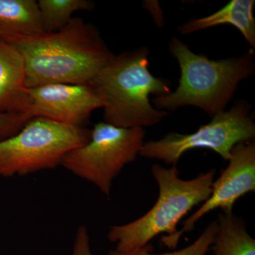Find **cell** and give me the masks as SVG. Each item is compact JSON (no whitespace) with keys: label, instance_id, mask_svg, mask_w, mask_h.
<instances>
[{"label":"cell","instance_id":"5b68a950","mask_svg":"<svg viewBox=\"0 0 255 255\" xmlns=\"http://www.w3.org/2000/svg\"><path fill=\"white\" fill-rule=\"evenodd\" d=\"M91 130L32 117L12 136L0 140V178L25 176L61 166L70 151L86 143Z\"/></svg>","mask_w":255,"mask_h":255},{"label":"cell","instance_id":"6da1fadb","mask_svg":"<svg viewBox=\"0 0 255 255\" xmlns=\"http://www.w3.org/2000/svg\"><path fill=\"white\" fill-rule=\"evenodd\" d=\"M23 55L26 86L90 85L113 53L95 26L73 17L59 31L4 40Z\"/></svg>","mask_w":255,"mask_h":255},{"label":"cell","instance_id":"5bb4252c","mask_svg":"<svg viewBox=\"0 0 255 255\" xmlns=\"http://www.w3.org/2000/svg\"><path fill=\"white\" fill-rule=\"evenodd\" d=\"M42 26L46 33L65 27L73 18L74 13L93 9L94 3L88 0H39L37 1Z\"/></svg>","mask_w":255,"mask_h":255},{"label":"cell","instance_id":"3957f363","mask_svg":"<svg viewBox=\"0 0 255 255\" xmlns=\"http://www.w3.org/2000/svg\"><path fill=\"white\" fill-rule=\"evenodd\" d=\"M169 50L179 64L181 76L174 92L152 99L151 103L159 110L168 112L192 106L213 117L226 110L239 84L255 73L253 48L241 56L212 60L172 37Z\"/></svg>","mask_w":255,"mask_h":255},{"label":"cell","instance_id":"9a60e30c","mask_svg":"<svg viewBox=\"0 0 255 255\" xmlns=\"http://www.w3.org/2000/svg\"><path fill=\"white\" fill-rule=\"evenodd\" d=\"M218 231L217 221L210 223L204 232L192 244L183 248L180 251L164 254H152V246L150 244L143 247L141 249L129 253H119L115 251H111L109 255H206L211 246L214 244L215 238Z\"/></svg>","mask_w":255,"mask_h":255},{"label":"cell","instance_id":"7c38bea8","mask_svg":"<svg viewBox=\"0 0 255 255\" xmlns=\"http://www.w3.org/2000/svg\"><path fill=\"white\" fill-rule=\"evenodd\" d=\"M44 33L37 1L0 0V38L12 39Z\"/></svg>","mask_w":255,"mask_h":255},{"label":"cell","instance_id":"52a82bcc","mask_svg":"<svg viewBox=\"0 0 255 255\" xmlns=\"http://www.w3.org/2000/svg\"><path fill=\"white\" fill-rule=\"evenodd\" d=\"M211 118L209 124L191 133L170 132L158 140L144 142L139 155L175 166L187 151L207 148L228 161L235 146L255 139V124L246 101L238 100L229 110Z\"/></svg>","mask_w":255,"mask_h":255},{"label":"cell","instance_id":"8992f818","mask_svg":"<svg viewBox=\"0 0 255 255\" xmlns=\"http://www.w3.org/2000/svg\"><path fill=\"white\" fill-rule=\"evenodd\" d=\"M145 136L143 128H126L99 122L92 129L90 140L68 152L61 166L110 196L114 179L136 159Z\"/></svg>","mask_w":255,"mask_h":255},{"label":"cell","instance_id":"7a4b0ae2","mask_svg":"<svg viewBox=\"0 0 255 255\" xmlns=\"http://www.w3.org/2000/svg\"><path fill=\"white\" fill-rule=\"evenodd\" d=\"M145 47L114 55L92 80V88L103 104L104 119L116 127L131 128L159 124L169 115L155 108L150 95H168L170 83L154 76L148 69Z\"/></svg>","mask_w":255,"mask_h":255},{"label":"cell","instance_id":"277c9868","mask_svg":"<svg viewBox=\"0 0 255 255\" xmlns=\"http://www.w3.org/2000/svg\"><path fill=\"white\" fill-rule=\"evenodd\" d=\"M151 171L159 186L158 199L142 217L127 224L111 226L107 238L117 245V253L141 249L162 233L174 234L181 219L209 197L214 182V169L191 180L181 179L175 166L168 169L155 164Z\"/></svg>","mask_w":255,"mask_h":255},{"label":"cell","instance_id":"2e32d148","mask_svg":"<svg viewBox=\"0 0 255 255\" xmlns=\"http://www.w3.org/2000/svg\"><path fill=\"white\" fill-rule=\"evenodd\" d=\"M31 118V116L25 113L0 114V140L14 135Z\"/></svg>","mask_w":255,"mask_h":255},{"label":"cell","instance_id":"30bf717a","mask_svg":"<svg viewBox=\"0 0 255 255\" xmlns=\"http://www.w3.org/2000/svg\"><path fill=\"white\" fill-rule=\"evenodd\" d=\"M29 102L23 55L14 45L0 38V114H28Z\"/></svg>","mask_w":255,"mask_h":255},{"label":"cell","instance_id":"9c48e42d","mask_svg":"<svg viewBox=\"0 0 255 255\" xmlns=\"http://www.w3.org/2000/svg\"><path fill=\"white\" fill-rule=\"evenodd\" d=\"M31 117H40L53 122L85 127L94 111L103 104L90 85L49 84L28 88Z\"/></svg>","mask_w":255,"mask_h":255},{"label":"cell","instance_id":"8fae6325","mask_svg":"<svg viewBox=\"0 0 255 255\" xmlns=\"http://www.w3.org/2000/svg\"><path fill=\"white\" fill-rule=\"evenodd\" d=\"M255 0H232L214 14L191 19L178 28L181 34L187 35L215 27L232 25L241 32L253 49L255 48Z\"/></svg>","mask_w":255,"mask_h":255},{"label":"cell","instance_id":"4fadbf2b","mask_svg":"<svg viewBox=\"0 0 255 255\" xmlns=\"http://www.w3.org/2000/svg\"><path fill=\"white\" fill-rule=\"evenodd\" d=\"M212 245L215 255H255V241L245 223L233 213L220 214Z\"/></svg>","mask_w":255,"mask_h":255},{"label":"cell","instance_id":"ba28073f","mask_svg":"<svg viewBox=\"0 0 255 255\" xmlns=\"http://www.w3.org/2000/svg\"><path fill=\"white\" fill-rule=\"evenodd\" d=\"M217 180L213 183L209 197L194 214L183 222V228L172 236L161 238L160 242L171 249L177 248L181 237L191 232L195 224L206 214L221 209L225 214L232 213L238 199L255 191V145L254 142H241L233 147Z\"/></svg>","mask_w":255,"mask_h":255},{"label":"cell","instance_id":"e0dca14e","mask_svg":"<svg viewBox=\"0 0 255 255\" xmlns=\"http://www.w3.org/2000/svg\"><path fill=\"white\" fill-rule=\"evenodd\" d=\"M72 255H93L90 249L88 230L82 225L79 226L77 229Z\"/></svg>","mask_w":255,"mask_h":255}]
</instances>
